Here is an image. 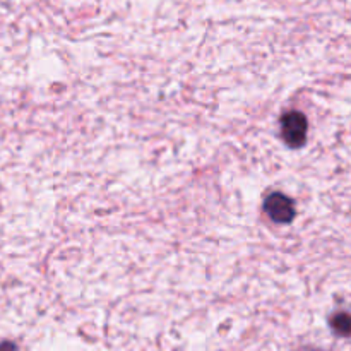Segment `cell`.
<instances>
[{
  "instance_id": "6da1fadb",
  "label": "cell",
  "mask_w": 351,
  "mask_h": 351,
  "mask_svg": "<svg viewBox=\"0 0 351 351\" xmlns=\"http://www.w3.org/2000/svg\"><path fill=\"white\" fill-rule=\"evenodd\" d=\"M307 117L300 112H288L281 119V137L290 147L304 146L307 141Z\"/></svg>"
},
{
  "instance_id": "7a4b0ae2",
  "label": "cell",
  "mask_w": 351,
  "mask_h": 351,
  "mask_svg": "<svg viewBox=\"0 0 351 351\" xmlns=\"http://www.w3.org/2000/svg\"><path fill=\"white\" fill-rule=\"evenodd\" d=\"M264 213L267 215V218L274 223H291L297 215V209H295L293 201L290 197H287L281 192H274L264 202Z\"/></svg>"
},
{
  "instance_id": "3957f363",
  "label": "cell",
  "mask_w": 351,
  "mask_h": 351,
  "mask_svg": "<svg viewBox=\"0 0 351 351\" xmlns=\"http://www.w3.org/2000/svg\"><path fill=\"white\" fill-rule=\"evenodd\" d=\"M331 328L335 329L336 335L350 336L351 335V315L346 314V312H339V314L332 315Z\"/></svg>"
},
{
  "instance_id": "277c9868",
  "label": "cell",
  "mask_w": 351,
  "mask_h": 351,
  "mask_svg": "<svg viewBox=\"0 0 351 351\" xmlns=\"http://www.w3.org/2000/svg\"><path fill=\"white\" fill-rule=\"evenodd\" d=\"M0 351H17V348L14 343L3 341V343H0Z\"/></svg>"
}]
</instances>
